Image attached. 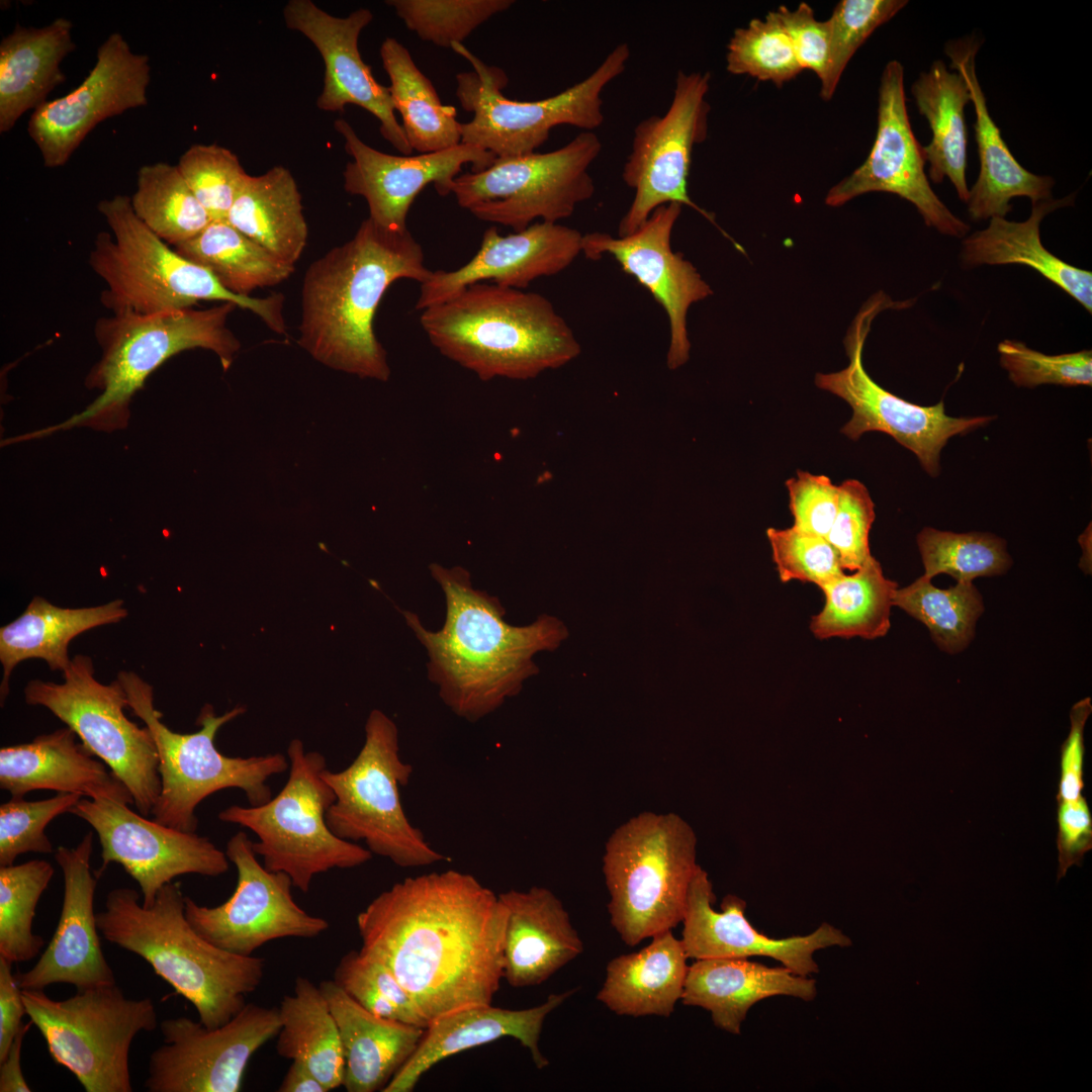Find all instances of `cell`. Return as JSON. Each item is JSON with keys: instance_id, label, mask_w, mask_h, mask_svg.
Wrapping results in <instances>:
<instances>
[{"instance_id": "cell-3", "label": "cell", "mask_w": 1092, "mask_h": 1092, "mask_svg": "<svg viewBox=\"0 0 1092 1092\" xmlns=\"http://www.w3.org/2000/svg\"><path fill=\"white\" fill-rule=\"evenodd\" d=\"M431 274L408 230H388L366 218L351 240L307 268L298 344L332 369L388 380L390 368L374 333V315L392 283L410 279L421 284Z\"/></svg>"}, {"instance_id": "cell-26", "label": "cell", "mask_w": 1092, "mask_h": 1092, "mask_svg": "<svg viewBox=\"0 0 1092 1092\" xmlns=\"http://www.w3.org/2000/svg\"><path fill=\"white\" fill-rule=\"evenodd\" d=\"M283 16L286 26L309 39L324 60V88L317 107L330 112L343 111L348 104L362 107L379 120L386 142L402 155H412L414 150L395 117L389 88L375 80L358 49L359 35L372 21V12L359 8L347 17H337L310 0H290Z\"/></svg>"}, {"instance_id": "cell-38", "label": "cell", "mask_w": 1092, "mask_h": 1092, "mask_svg": "<svg viewBox=\"0 0 1092 1092\" xmlns=\"http://www.w3.org/2000/svg\"><path fill=\"white\" fill-rule=\"evenodd\" d=\"M127 616L122 600L86 608H61L34 597L25 611L0 628V661L3 678L1 705L9 692L14 667L25 659H43L52 670L62 672L70 665V642L92 628L115 624Z\"/></svg>"}, {"instance_id": "cell-49", "label": "cell", "mask_w": 1092, "mask_h": 1092, "mask_svg": "<svg viewBox=\"0 0 1092 1092\" xmlns=\"http://www.w3.org/2000/svg\"><path fill=\"white\" fill-rule=\"evenodd\" d=\"M333 980L353 1000L376 1016L423 1028L429 1025L392 972L361 949L350 950L341 958Z\"/></svg>"}, {"instance_id": "cell-41", "label": "cell", "mask_w": 1092, "mask_h": 1092, "mask_svg": "<svg viewBox=\"0 0 1092 1092\" xmlns=\"http://www.w3.org/2000/svg\"><path fill=\"white\" fill-rule=\"evenodd\" d=\"M276 1052L304 1063L328 1091L343 1086L345 1059L339 1029L321 992L305 977L295 979L292 994L278 1007Z\"/></svg>"}, {"instance_id": "cell-14", "label": "cell", "mask_w": 1092, "mask_h": 1092, "mask_svg": "<svg viewBox=\"0 0 1092 1092\" xmlns=\"http://www.w3.org/2000/svg\"><path fill=\"white\" fill-rule=\"evenodd\" d=\"M601 152L599 136L581 131L552 152L495 158L480 172L460 174L450 193L476 218L515 232L536 219L558 222L593 197L589 168Z\"/></svg>"}, {"instance_id": "cell-50", "label": "cell", "mask_w": 1092, "mask_h": 1092, "mask_svg": "<svg viewBox=\"0 0 1092 1092\" xmlns=\"http://www.w3.org/2000/svg\"><path fill=\"white\" fill-rule=\"evenodd\" d=\"M726 69L777 86L796 78L803 70L791 39L775 11L764 19L753 18L736 28L727 44Z\"/></svg>"}, {"instance_id": "cell-8", "label": "cell", "mask_w": 1092, "mask_h": 1092, "mask_svg": "<svg viewBox=\"0 0 1092 1092\" xmlns=\"http://www.w3.org/2000/svg\"><path fill=\"white\" fill-rule=\"evenodd\" d=\"M698 868L696 834L676 813L644 811L614 830L603 873L610 921L625 944L681 923Z\"/></svg>"}, {"instance_id": "cell-53", "label": "cell", "mask_w": 1092, "mask_h": 1092, "mask_svg": "<svg viewBox=\"0 0 1092 1092\" xmlns=\"http://www.w3.org/2000/svg\"><path fill=\"white\" fill-rule=\"evenodd\" d=\"M906 0H841L830 18V57L820 96L829 101L848 62L881 25L893 18Z\"/></svg>"}, {"instance_id": "cell-48", "label": "cell", "mask_w": 1092, "mask_h": 1092, "mask_svg": "<svg viewBox=\"0 0 1092 1092\" xmlns=\"http://www.w3.org/2000/svg\"><path fill=\"white\" fill-rule=\"evenodd\" d=\"M924 574L951 575L957 581L1004 573L1012 564L1006 542L989 533H953L926 527L917 535Z\"/></svg>"}, {"instance_id": "cell-4", "label": "cell", "mask_w": 1092, "mask_h": 1092, "mask_svg": "<svg viewBox=\"0 0 1092 1092\" xmlns=\"http://www.w3.org/2000/svg\"><path fill=\"white\" fill-rule=\"evenodd\" d=\"M96 920L105 940L144 959L208 1028L229 1022L264 978V959L229 952L193 929L178 882L165 885L150 907L134 889H113Z\"/></svg>"}, {"instance_id": "cell-51", "label": "cell", "mask_w": 1092, "mask_h": 1092, "mask_svg": "<svg viewBox=\"0 0 1092 1092\" xmlns=\"http://www.w3.org/2000/svg\"><path fill=\"white\" fill-rule=\"evenodd\" d=\"M405 26L438 47L462 43L479 25L509 9L512 0H388Z\"/></svg>"}, {"instance_id": "cell-61", "label": "cell", "mask_w": 1092, "mask_h": 1092, "mask_svg": "<svg viewBox=\"0 0 1092 1092\" xmlns=\"http://www.w3.org/2000/svg\"><path fill=\"white\" fill-rule=\"evenodd\" d=\"M1092 711L1091 699L1084 698L1071 709V729L1061 746L1060 781L1057 803L1075 801L1084 789V728Z\"/></svg>"}, {"instance_id": "cell-27", "label": "cell", "mask_w": 1092, "mask_h": 1092, "mask_svg": "<svg viewBox=\"0 0 1092 1092\" xmlns=\"http://www.w3.org/2000/svg\"><path fill=\"white\" fill-rule=\"evenodd\" d=\"M92 851L93 833L89 831L76 847L59 846L54 852L64 877L61 914L35 965L15 974L22 990H43L53 984H69L77 990L116 984L102 951L94 912L98 878L91 872Z\"/></svg>"}, {"instance_id": "cell-56", "label": "cell", "mask_w": 1092, "mask_h": 1092, "mask_svg": "<svg viewBox=\"0 0 1092 1092\" xmlns=\"http://www.w3.org/2000/svg\"><path fill=\"white\" fill-rule=\"evenodd\" d=\"M766 536L783 582L796 579L820 587L844 572L836 551L825 537L794 526L768 528Z\"/></svg>"}, {"instance_id": "cell-21", "label": "cell", "mask_w": 1092, "mask_h": 1092, "mask_svg": "<svg viewBox=\"0 0 1092 1092\" xmlns=\"http://www.w3.org/2000/svg\"><path fill=\"white\" fill-rule=\"evenodd\" d=\"M925 163L907 112L904 68L893 60L887 63L881 77L878 125L871 152L858 168L828 191L825 203L838 207L866 193H893L911 202L926 225L943 235L965 237L969 224L934 193Z\"/></svg>"}, {"instance_id": "cell-2", "label": "cell", "mask_w": 1092, "mask_h": 1092, "mask_svg": "<svg viewBox=\"0 0 1092 1092\" xmlns=\"http://www.w3.org/2000/svg\"><path fill=\"white\" fill-rule=\"evenodd\" d=\"M429 569L445 595L442 629L433 632L416 614H402L428 652V675L439 687L444 704L475 722L517 695L538 671L533 656L556 649L568 632L549 615L530 625H510L499 600L475 589L465 568L432 563Z\"/></svg>"}, {"instance_id": "cell-24", "label": "cell", "mask_w": 1092, "mask_h": 1092, "mask_svg": "<svg viewBox=\"0 0 1092 1092\" xmlns=\"http://www.w3.org/2000/svg\"><path fill=\"white\" fill-rule=\"evenodd\" d=\"M334 125L353 159L343 173L345 190L364 197L369 218L392 231L407 230L408 210L427 185L433 184L438 194L446 196L463 165L470 164L471 172H480L496 158L464 143L440 152L394 156L365 144L345 119H337Z\"/></svg>"}, {"instance_id": "cell-25", "label": "cell", "mask_w": 1092, "mask_h": 1092, "mask_svg": "<svg viewBox=\"0 0 1092 1092\" xmlns=\"http://www.w3.org/2000/svg\"><path fill=\"white\" fill-rule=\"evenodd\" d=\"M714 902L713 885L699 866L681 921L680 940L689 959L766 957L794 974L809 977L819 972L814 959L818 950L852 944L845 933L829 923H822L806 935L772 938L751 925L745 916L746 903L741 898L727 895L721 911L714 909Z\"/></svg>"}, {"instance_id": "cell-12", "label": "cell", "mask_w": 1092, "mask_h": 1092, "mask_svg": "<svg viewBox=\"0 0 1092 1092\" xmlns=\"http://www.w3.org/2000/svg\"><path fill=\"white\" fill-rule=\"evenodd\" d=\"M412 774L413 766L399 757L395 723L382 711H371L356 758L340 771H322L336 797L326 814L330 830L345 840H363L372 853L400 868L445 859L404 813L399 787L408 784Z\"/></svg>"}, {"instance_id": "cell-39", "label": "cell", "mask_w": 1092, "mask_h": 1092, "mask_svg": "<svg viewBox=\"0 0 1092 1092\" xmlns=\"http://www.w3.org/2000/svg\"><path fill=\"white\" fill-rule=\"evenodd\" d=\"M226 221L280 260L294 265L307 241V224L295 179L284 166L248 175Z\"/></svg>"}, {"instance_id": "cell-18", "label": "cell", "mask_w": 1092, "mask_h": 1092, "mask_svg": "<svg viewBox=\"0 0 1092 1092\" xmlns=\"http://www.w3.org/2000/svg\"><path fill=\"white\" fill-rule=\"evenodd\" d=\"M225 854L238 873L233 895L214 907L185 897L186 918L200 936L229 952L249 957L272 940L312 938L330 927L326 919L296 904L286 873L269 871L257 859L246 832L230 838Z\"/></svg>"}, {"instance_id": "cell-6", "label": "cell", "mask_w": 1092, "mask_h": 1092, "mask_svg": "<svg viewBox=\"0 0 1092 1092\" xmlns=\"http://www.w3.org/2000/svg\"><path fill=\"white\" fill-rule=\"evenodd\" d=\"M97 209L111 234L96 236L89 265L105 283L100 301L111 313L151 314L192 308L202 300L232 302L258 315L271 331L285 333L281 293L258 298L230 292L150 230L134 214L128 196L103 199Z\"/></svg>"}, {"instance_id": "cell-19", "label": "cell", "mask_w": 1092, "mask_h": 1092, "mask_svg": "<svg viewBox=\"0 0 1092 1092\" xmlns=\"http://www.w3.org/2000/svg\"><path fill=\"white\" fill-rule=\"evenodd\" d=\"M163 1043L149 1057V1092H238L253 1055L277 1036L278 1008L247 1003L229 1022L208 1028L186 1016L159 1024Z\"/></svg>"}, {"instance_id": "cell-54", "label": "cell", "mask_w": 1092, "mask_h": 1092, "mask_svg": "<svg viewBox=\"0 0 1092 1092\" xmlns=\"http://www.w3.org/2000/svg\"><path fill=\"white\" fill-rule=\"evenodd\" d=\"M82 799L79 794L57 793L38 801L12 797L0 806V867L13 864L27 852L53 853V844L44 830L59 815L70 813Z\"/></svg>"}, {"instance_id": "cell-55", "label": "cell", "mask_w": 1092, "mask_h": 1092, "mask_svg": "<svg viewBox=\"0 0 1092 1092\" xmlns=\"http://www.w3.org/2000/svg\"><path fill=\"white\" fill-rule=\"evenodd\" d=\"M1000 365L1009 379L1019 387L1033 388L1041 384L1079 386L1092 384V353L1046 355L1028 348L1024 343L1004 340L998 344Z\"/></svg>"}, {"instance_id": "cell-7", "label": "cell", "mask_w": 1092, "mask_h": 1092, "mask_svg": "<svg viewBox=\"0 0 1092 1092\" xmlns=\"http://www.w3.org/2000/svg\"><path fill=\"white\" fill-rule=\"evenodd\" d=\"M236 307L235 303L220 302L204 309L111 313L98 318L94 335L101 357L86 377V386L99 390L98 396L79 414L31 437L74 427L102 431L126 427L129 402L147 377L170 357L185 350H210L228 370L241 348L228 327L229 316Z\"/></svg>"}, {"instance_id": "cell-22", "label": "cell", "mask_w": 1092, "mask_h": 1092, "mask_svg": "<svg viewBox=\"0 0 1092 1092\" xmlns=\"http://www.w3.org/2000/svg\"><path fill=\"white\" fill-rule=\"evenodd\" d=\"M150 58L134 53L120 32L99 46L96 62L68 94L47 100L30 115L27 132L47 168L64 166L101 121L148 104Z\"/></svg>"}, {"instance_id": "cell-57", "label": "cell", "mask_w": 1092, "mask_h": 1092, "mask_svg": "<svg viewBox=\"0 0 1092 1092\" xmlns=\"http://www.w3.org/2000/svg\"><path fill=\"white\" fill-rule=\"evenodd\" d=\"M838 509L825 536L836 551L841 568L854 571L871 557L869 536L875 506L867 487L855 479L838 485Z\"/></svg>"}, {"instance_id": "cell-63", "label": "cell", "mask_w": 1092, "mask_h": 1092, "mask_svg": "<svg viewBox=\"0 0 1092 1092\" xmlns=\"http://www.w3.org/2000/svg\"><path fill=\"white\" fill-rule=\"evenodd\" d=\"M32 1021L22 1023L10 1045L6 1058L0 1062V1092H30L21 1069V1050L25 1034Z\"/></svg>"}, {"instance_id": "cell-9", "label": "cell", "mask_w": 1092, "mask_h": 1092, "mask_svg": "<svg viewBox=\"0 0 1092 1092\" xmlns=\"http://www.w3.org/2000/svg\"><path fill=\"white\" fill-rule=\"evenodd\" d=\"M128 708L150 730L154 739L161 778V793L153 810V819L165 826L195 832L196 807L213 793L224 789L242 790L251 806L272 798L267 780L289 768L281 753L250 757H231L219 752L214 740L219 728L242 715L238 706L216 716L211 705L202 707L196 724L200 729L182 734L162 722V713L154 707L153 687L132 671L117 674Z\"/></svg>"}, {"instance_id": "cell-1", "label": "cell", "mask_w": 1092, "mask_h": 1092, "mask_svg": "<svg viewBox=\"0 0 1092 1092\" xmlns=\"http://www.w3.org/2000/svg\"><path fill=\"white\" fill-rule=\"evenodd\" d=\"M360 949L384 964L428 1023L492 1004L504 971L507 908L456 870L408 877L356 917Z\"/></svg>"}, {"instance_id": "cell-30", "label": "cell", "mask_w": 1092, "mask_h": 1092, "mask_svg": "<svg viewBox=\"0 0 1092 1092\" xmlns=\"http://www.w3.org/2000/svg\"><path fill=\"white\" fill-rule=\"evenodd\" d=\"M980 42L975 36L949 40L945 55L950 68L965 79L974 105L975 138L978 146L980 172L969 190L968 210L973 219L1005 217L1011 210L1010 200L1028 197L1032 204L1052 199L1055 181L1050 176L1036 175L1021 166L1011 154L1001 131L991 117L985 94L976 74V55Z\"/></svg>"}, {"instance_id": "cell-59", "label": "cell", "mask_w": 1092, "mask_h": 1092, "mask_svg": "<svg viewBox=\"0 0 1092 1092\" xmlns=\"http://www.w3.org/2000/svg\"><path fill=\"white\" fill-rule=\"evenodd\" d=\"M788 33L801 68L824 80L830 57V25L817 20L810 5L802 2L795 10L780 6L775 11Z\"/></svg>"}, {"instance_id": "cell-31", "label": "cell", "mask_w": 1092, "mask_h": 1092, "mask_svg": "<svg viewBox=\"0 0 1092 1092\" xmlns=\"http://www.w3.org/2000/svg\"><path fill=\"white\" fill-rule=\"evenodd\" d=\"M507 908L503 979L514 988L543 984L583 952L557 896L545 887L498 894Z\"/></svg>"}, {"instance_id": "cell-33", "label": "cell", "mask_w": 1092, "mask_h": 1092, "mask_svg": "<svg viewBox=\"0 0 1092 1092\" xmlns=\"http://www.w3.org/2000/svg\"><path fill=\"white\" fill-rule=\"evenodd\" d=\"M816 981L782 967H767L748 959L696 960L689 966L681 1003L710 1012L714 1025L739 1034L750 1008L774 996L812 1001Z\"/></svg>"}, {"instance_id": "cell-11", "label": "cell", "mask_w": 1092, "mask_h": 1092, "mask_svg": "<svg viewBox=\"0 0 1092 1092\" xmlns=\"http://www.w3.org/2000/svg\"><path fill=\"white\" fill-rule=\"evenodd\" d=\"M287 755L289 776L277 796L258 806H230L218 819L252 830L259 838L253 849L263 866L286 873L293 887L306 893L316 875L359 867L373 853L330 830L326 814L336 797L322 778L324 755L306 751L299 739L289 743Z\"/></svg>"}, {"instance_id": "cell-28", "label": "cell", "mask_w": 1092, "mask_h": 1092, "mask_svg": "<svg viewBox=\"0 0 1092 1092\" xmlns=\"http://www.w3.org/2000/svg\"><path fill=\"white\" fill-rule=\"evenodd\" d=\"M581 239L580 232L558 222H534L508 236L490 226L467 263L452 271H432L421 283L416 308L422 311L485 280L523 290L540 277L566 269L581 253Z\"/></svg>"}, {"instance_id": "cell-15", "label": "cell", "mask_w": 1092, "mask_h": 1092, "mask_svg": "<svg viewBox=\"0 0 1092 1092\" xmlns=\"http://www.w3.org/2000/svg\"><path fill=\"white\" fill-rule=\"evenodd\" d=\"M63 675L62 684L28 681L25 702L47 708L71 728L126 786L140 814L152 815L161 793L158 752L148 727L126 718L120 681L99 682L91 657L83 654L72 658Z\"/></svg>"}, {"instance_id": "cell-47", "label": "cell", "mask_w": 1092, "mask_h": 1092, "mask_svg": "<svg viewBox=\"0 0 1092 1092\" xmlns=\"http://www.w3.org/2000/svg\"><path fill=\"white\" fill-rule=\"evenodd\" d=\"M54 873L42 859L0 867V957L27 962L44 946L43 938L32 932V921Z\"/></svg>"}, {"instance_id": "cell-10", "label": "cell", "mask_w": 1092, "mask_h": 1092, "mask_svg": "<svg viewBox=\"0 0 1092 1092\" xmlns=\"http://www.w3.org/2000/svg\"><path fill=\"white\" fill-rule=\"evenodd\" d=\"M451 49L470 63L473 70L456 75V96L465 111L473 113L461 122V143L478 146L496 158L535 153L558 125L593 131L604 122V89L626 69L630 58L627 43H619L582 81L566 90L536 101L507 98L503 89L509 78L503 69L489 66L462 43Z\"/></svg>"}, {"instance_id": "cell-32", "label": "cell", "mask_w": 1092, "mask_h": 1092, "mask_svg": "<svg viewBox=\"0 0 1092 1092\" xmlns=\"http://www.w3.org/2000/svg\"><path fill=\"white\" fill-rule=\"evenodd\" d=\"M76 737L67 726L38 735L28 743L2 747L0 788L12 797L52 790L133 804L126 786Z\"/></svg>"}, {"instance_id": "cell-40", "label": "cell", "mask_w": 1092, "mask_h": 1092, "mask_svg": "<svg viewBox=\"0 0 1092 1092\" xmlns=\"http://www.w3.org/2000/svg\"><path fill=\"white\" fill-rule=\"evenodd\" d=\"M917 109L931 130L930 143L922 147L928 175L938 184L946 177L959 198L969 199L966 170L968 166V129L965 107L971 102L968 85L958 72H950L942 61H935L911 88Z\"/></svg>"}, {"instance_id": "cell-29", "label": "cell", "mask_w": 1092, "mask_h": 1092, "mask_svg": "<svg viewBox=\"0 0 1092 1092\" xmlns=\"http://www.w3.org/2000/svg\"><path fill=\"white\" fill-rule=\"evenodd\" d=\"M576 989L550 994L540 1005L507 1009L492 1004L467 1007L431 1022L416 1051L382 1092H412L421 1078L441 1061L503 1037H513L527 1048L534 1065H549L539 1048L546 1017Z\"/></svg>"}, {"instance_id": "cell-16", "label": "cell", "mask_w": 1092, "mask_h": 1092, "mask_svg": "<svg viewBox=\"0 0 1092 1092\" xmlns=\"http://www.w3.org/2000/svg\"><path fill=\"white\" fill-rule=\"evenodd\" d=\"M912 300L894 301L883 291L861 306L844 338L848 365L837 372L818 373L816 385L842 398L852 410L842 433L852 440L867 432H882L913 452L931 476L939 473V457L947 441L986 426L992 417L953 418L943 400L923 406L907 401L875 382L862 364V351L874 318L883 310L903 308Z\"/></svg>"}, {"instance_id": "cell-44", "label": "cell", "mask_w": 1092, "mask_h": 1092, "mask_svg": "<svg viewBox=\"0 0 1092 1092\" xmlns=\"http://www.w3.org/2000/svg\"><path fill=\"white\" fill-rule=\"evenodd\" d=\"M174 249L241 296L277 285L294 272V265L280 260L226 220H211L201 233Z\"/></svg>"}, {"instance_id": "cell-42", "label": "cell", "mask_w": 1092, "mask_h": 1092, "mask_svg": "<svg viewBox=\"0 0 1092 1092\" xmlns=\"http://www.w3.org/2000/svg\"><path fill=\"white\" fill-rule=\"evenodd\" d=\"M380 57L390 80L394 109L401 115V126L412 149L427 154L461 144L456 108L442 103L408 50L388 36L381 43Z\"/></svg>"}, {"instance_id": "cell-37", "label": "cell", "mask_w": 1092, "mask_h": 1092, "mask_svg": "<svg viewBox=\"0 0 1092 1092\" xmlns=\"http://www.w3.org/2000/svg\"><path fill=\"white\" fill-rule=\"evenodd\" d=\"M1074 194L1032 204L1024 221L990 218L989 225L963 241L962 262L967 267L1019 264L1032 268L1092 311V273L1064 262L1041 243L1039 226L1057 208L1071 205Z\"/></svg>"}, {"instance_id": "cell-35", "label": "cell", "mask_w": 1092, "mask_h": 1092, "mask_svg": "<svg viewBox=\"0 0 1092 1092\" xmlns=\"http://www.w3.org/2000/svg\"><path fill=\"white\" fill-rule=\"evenodd\" d=\"M73 23L59 17L42 27L17 24L0 42V132L35 110L66 76L63 60L76 49Z\"/></svg>"}, {"instance_id": "cell-64", "label": "cell", "mask_w": 1092, "mask_h": 1092, "mask_svg": "<svg viewBox=\"0 0 1092 1092\" xmlns=\"http://www.w3.org/2000/svg\"><path fill=\"white\" fill-rule=\"evenodd\" d=\"M279 1092H328L322 1082L302 1062L294 1060L290 1064L279 1088Z\"/></svg>"}, {"instance_id": "cell-46", "label": "cell", "mask_w": 1092, "mask_h": 1092, "mask_svg": "<svg viewBox=\"0 0 1092 1092\" xmlns=\"http://www.w3.org/2000/svg\"><path fill=\"white\" fill-rule=\"evenodd\" d=\"M893 606L923 623L936 645L950 654L970 644L977 620L984 612L982 596L972 581H958L943 589L934 586L925 575L897 588Z\"/></svg>"}, {"instance_id": "cell-62", "label": "cell", "mask_w": 1092, "mask_h": 1092, "mask_svg": "<svg viewBox=\"0 0 1092 1092\" xmlns=\"http://www.w3.org/2000/svg\"><path fill=\"white\" fill-rule=\"evenodd\" d=\"M12 965L0 957V1062L6 1058L26 1014L22 989L12 972Z\"/></svg>"}, {"instance_id": "cell-5", "label": "cell", "mask_w": 1092, "mask_h": 1092, "mask_svg": "<svg viewBox=\"0 0 1092 1092\" xmlns=\"http://www.w3.org/2000/svg\"><path fill=\"white\" fill-rule=\"evenodd\" d=\"M432 345L479 379L527 380L575 359L572 329L545 296L478 282L422 310Z\"/></svg>"}, {"instance_id": "cell-34", "label": "cell", "mask_w": 1092, "mask_h": 1092, "mask_svg": "<svg viewBox=\"0 0 1092 1092\" xmlns=\"http://www.w3.org/2000/svg\"><path fill=\"white\" fill-rule=\"evenodd\" d=\"M337 1023L347 1092L383 1091L420 1043L425 1028L374 1015L332 980L318 984Z\"/></svg>"}, {"instance_id": "cell-45", "label": "cell", "mask_w": 1092, "mask_h": 1092, "mask_svg": "<svg viewBox=\"0 0 1092 1092\" xmlns=\"http://www.w3.org/2000/svg\"><path fill=\"white\" fill-rule=\"evenodd\" d=\"M130 205L150 230L174 247L197 236L212 220L177 165L164 162L139 169Z\"/></svg>"}, {"instance_id": "cell-43", "label": "cell", "mask_w": 1092, "mask_h": 1092, "mask_svg": "<svg viewBox=\"0 0 1092 1092\" xmlns=\"http://www.w3.org/2000/svg\"><path fill=\"white\" fill-rule=\"evenodd\" d=\"M820 588L825 603L810 623L816 638L860 637L873 640L888 633L898 584L884 575L875 557L872 556L852 574L843 572Z\"/></svg>"}, {"instance_id": "cell-23", "label": "cell", "mask_w": 1092, "mask_h": 1092, "mask_svg": "<svg viewBox=\"0 0 1092 1092\" xmlns=\"http://www.w3.org/2000/svg\"><path fill=\"white\" fill-rule=\"evenodd\" d=\"M681 208L677 203L662 205L627 236L594 232L582 235L581 239L585 258L599 260L611 256L664 309L669 324L666 364L670 370L681 367L690 359V307L713 293L697 268L671 248L672 230Z\"/></svg>"}, {"instance_id": "cell-20", "label": "cell", "mask_w": 1092, "mask_h": 1092, "mask_svg": "<svg viewBox=\"0 0 1092 1092\" xmlns=\"http://www.w3.org/2000/svg\"><path fill=\"white\" fill-rule=\"evenodd\" d=\"M70 813L86 821L99 838L102 864L97 878L109 863L120 864L139 884L145 907L179 876L218 877L229 870L225 852L208 837L149 820L122 802L82 798Z\"/></svg>"}, {"instance_id": "cell-58", "label": "cell", "mask_w": 1092, "mask_h": 1092, "mask_svg": "<svg viewBox=\"0 0 1092 1092\" xmlns=\"http://www.w3.org/2000/svg\"><path fill=\"white\" fill-rule=\"evenodd\" d=\"M794 527L825 537L838 509V485L825 475L798 471L786 482Z\"/></svg>"}, {"instance_id": "cell-36", "label": "cell", "mask_w": 1092, "mask_h": 1092, "mask_svg": "<svg viewBox=\"0 0 1092 1092\" xmlns=\"http://www.w3.org/2000/svg\"><path fill=\"white\" fill-rule=\"evenodd\" d=\"M688 959L671 930L658 933L639 951L608 963L597 999L618 1015L669 1017L682 996Z\"/></svg>"}, {"instance_id": "cell-52", "label": "cell", "mask_w": 1092, "mask_h": 1092, "mask_svg": "<svg viewBox=\"0 0 1092 1092\" xmlns=\"http://www.w3.org/2000/svg\"><path fill=\"white\" fill-rule=\"evenodd\" d=\"M177 167L212 220H226L248 175L237 155L216 144L192 145Z\"/></svg>"}, {"instance_id": "cell-17", "label": "cell", "mask_w": 1092, "mask_h": 1092, "mask_svg": "<svg viewBox=\"0 0 1092 1092\" xmlns=\"http://www.w3.org/2000/svg\"><path fill=\"white\" fill-rule=\"evenodd\" d=\"M710 79L708 72L678 71L665 113L636 125L622 170L634 197L619 222V237L635 232L656 208L669 203L687 205L718 226L714 215L699 207L688 189L693 150L708 133Z\"/></svg>"}, {"instance_id": "cell-13", "label": "cell", "mask_w": 1092, "mask_h": 1092, "mask_svg": "<svg viewBox=\"0 0 1092 1092\" xmlns=\"http://www.w3.org/2000/svg\"><path fill=\"white\" fill-rule=\"evenodd\" d=\"M22 998L54 1063L68 1069L86 1092L133 1090L130 1045L139 1033L158 1026L151 998H128L117 984L77 990L63 1000L23 989Z\"/></svg>"}, {"instance_id": "cell-60", "label": "cell", "mask_w": 1092, "mask_h": 1092, "mask_svg": "<svg viewBox=\"0 0 1092 1092\" xmlns=\"http://www.w3.org/2000/svg\"><path fill=\"white\" fill-rule=\"evenodd\" d=\"M1057 816L1059 882L1072 866L1081 867L1085 853L1092 848V815L1082 796L1075 801L1058 803Z\"/></svg>"}]
</instances>
